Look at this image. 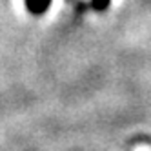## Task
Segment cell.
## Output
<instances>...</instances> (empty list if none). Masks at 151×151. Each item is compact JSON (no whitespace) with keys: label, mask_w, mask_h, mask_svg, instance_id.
<instances>
[{"label":"cell","mask_w":151,"mask_h":151,"mask_svg":"<svg viewBox=\"0 0 151 151\" xmlns=\"http://www.w3.org/2000/svg\"><path fill=\"white\" fill-rule=\"evenodd\" d=\"M27 6H29V9H33V11L42 13L49 6V0H27Z\"/></svg>","instance_id":"1"},{"label":"cell","mask_w":151,"mask_h":151,"mask_svg":"<svg viewBox=\"0 0 151 151\" xmlns=\"http://www.w3.org/2000/svg\"><path fill=\"white\" fill-rule=\"evenodd\" d=\"M106 4H107V0H95V6L96 7H104Z\"/></svg>","instance_id":"2"}]
</instances>
